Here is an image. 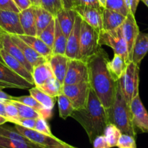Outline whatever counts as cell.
Here are the masks:
<instances>
[{
    "label": "cell",
    "mask_w": 148,
    "mask_h": 148,
    "mask_svg": "<svg viewBox=\"0 0 148 148\" xmlns=\"http://www.w3.org/2000/svg\"><path fill=\"white\" fill-rule=\"evenodd\" d=\"M108 54L102 48L87 61L91 88L107 110L113 105L119 84L108 69Z\"/></svg>",
    "instance_id": "cell-1"
},
{
    "label": "cell",
    "mask_w": 148,
    "mask_h": 148,
    "mask_svg": "<svg viewBox=\"0 0 148 148\" xmlns=\"http://www.w3.org/2000/svg\"><path fill=\"white\" fill-rule=\"evenodd\" d=\"M71 117L82 125L91 143L97 136L103 134L108 123L107 110L92 88L85 108L74 110Z\"/></svg>",
    "instance_id": "cell-2"
},
{
    "label": "cell",
    "mask_w": 148,
    "mask_h": 148,
    "mask_svg": "<svg viewBox=\"0 0 148 148\" xmlns=\"http://www.w3.org/2000/svg\"><path fill=\"white\" fill-rule=\"evenodd\" d=\"M107 112L108 123L114 124L122 134L136 138V131L132 123L130 106L126 102L119 84L113 105Z\"/></svg>",
    "instance_id": "cell-3"
},
{
    "label": "cell",
    "mask_w": 148,
    "mask_h": 148,
    "mask_svg": "<svg viewBox=\"0 0 148 148\" xmlns=\"http://www.w3.org/2000/svg\"><path fill=\"white\" fill-rule=\"evenodd\" d=\"M99 32L82 20L79 59L87 62L102 48L99 44Z\"/></svg>",
    "instance_id": "cell-4"
},
{
    "label": "cell",
    "mask_w": 148,
    "mask_h": 148,
    "mask_svg": "<svg viewBox=\"0 0 148 148\" xmlns=\"http://www.w3.org/2000/svg\"><path fill=\"white\" fill-rule=\"evenodd\" d=\"M139 66L133 62L128 63L126 71L119 80V85L125 99L130 106L132 99L139 93Z\"/></svg>",
    "instance_id": "cell-5"
},
{
    "label": "cell",
    "mask_w": 148,
    "mask_h": 148,
    "mask_svg": "<svg viewBox=\"0 0 148 148\" xmlns=\"http://www.w3.org/2000/svg\"><path fill=\"white\" fill-rule=\"evenodd\" d=\"M99 44L100 46L106 45L113 49L114 54L121 56L126 63L131 62L127 44L122 35L120 28L114 31H104L99 32Z\"/></svg>",
    "instance_id": "cell-6"
},
{
    "label": "cell",
    "mask_w": 148,
    "mask_h": 148,
    "mask_svg": "<svg viewBox=\"0 0 148 148\" xmlns=\"http://www.w3.org/2000/svg\"><path fill=\"white\" fill-rule=\"evenodd\" d=\"M91 85L89 82H84L72 85H65L62 93L71 100L75 110L85 108L87 104Z\"/></svg>",
    "instance_id": "cell-7"
},
{
    "label": "cell",
    "mask_w": 148,
    "mask_h": 148,
    "mask_svg": "<svg viewBox=\"0 0 148 148\" xmlns=\"http://www.w3.org/2000/svg\"><path fill=\"white\" fill-rule=\"evenodd\" d=\"M15 128L20 134L39 148H53L65 145L66 142L55 136L48 135L37 132L35 129H30L19 125H15Z\"/></svg>",
    "instance_id": "cell-8"
},
{
    "label": "cell",
    "mask_w": 148,
    "mask_h": 148,
    "mask_svg": "<svg viewBox=\"0 0 148 148\" xmlns=\"http://www.w3.org/2000/svg\"><path fill=\"white\" fill-rule=\"evenodd\" d=\"M89 81L88 62L80 59L70 60L64 79L63 86L72 85Z\"/></svg>",
    "instance_id": "cell-9"
},
{
    "label": "cell",
    "mask_w": 148,
    "mask_h": 148,
    "mask_svg": "<svg viewBox=\"0 0 148 148\" xmlns=\"http://www.w3.org/2000/svg\"><path fill=\"white\" fill-rule=\"evenodd\" d=\"M34 86L15 73L8 65L0 62V87L28 89Z\"/></svg>",
    "instance_id": "cell-10"
},
{
    "label": "cell",
    "mask_w": 148,
    "mask_h": 148,
    "mask_svg": "<svg viewBox=\"0 0 148 148\" xmlns=\"http://www.w3.org/2000/svg\"><path fill=\"white\" fill-rule=\"evenodd\" d=\"M132 120L134 129L142 133H148V113L141 101L139 94L134 97L130 104Z\"/></svg>",
    "instance_id": "cell-11"
},
{
    "label": "cell",
    "mask_w": 148,
    "mask_h": 148,
    "mask_svg": "<svg viewBox=\"0 0 148 148\" xmlns=\"http://www.w3.org/2000/svg\"><path fill=\"white\" fill-rule=\"evenodd\" d=\"M0 28L9 35H24L19 13L13 11L0 10Z\"/></svg>",
    "instance_id": "cell-12"
},
{
    "label": "cell",
    "mask_w": 148,
    "mask_h": 148,
    "mask_svg": "<svg viewBox=\"0 0 148 148\" xmlns=\"http://www.w3.org/2000/svg\"><path fill=\"white\" fill-rule=\"evenodd\" d=\"M82 23V18L77 14L72 31L67 38L66 49H65V55L70 60L79 59Z\"/></svg>",
    "instance_id": "cell-13"
},
{
    "label": "cell",
    "mask_w": 148,
    "mask_h": 148,
    "mask_svg": "<svg viewBox=\"0 0 148 148\" xmlns=\"http://www.w3.org/2000/svg\"><path fill=\"white\" fill-rule=\"evenodd\" d=\"M120 29L121 31L122 35L127 44L129 58H130L131 61L132 49H133L134 45L136 38H137L138 34L140 32L134 14L129 12V15L126 17L124 22L121 25Z\"/></svg>",
    "instance_id": "cell-14"
},
{
    "label": "cell",
    "mask_w": 148,
    "mask_h": 148,
    "mask_svg": "<svg viewBox=\"0 0 148 148\" xmlns=\"http://www.w3.org/2000/svg\"><path fill=\"white\" fill-rule=\"evenodd\" d=\"M103 8H95L89 7H76L73 10L84 22L98 31L102 30Z\"/></svg>",
    "instance_id": "cell-15"
},
{
    "label": "cell",
    "mask_w": 148,
    "mask_h": 148,
    "mask_svg": "<svg viewBox=\"0 0 148 148\" xmlns=\"http://www.w3.org/2000/svg\"><path fill=\"white\" fill-rule=\"evenodd\" d=\"M0 41H1V44H2V49L6 51L11 56H12L14 58L18 60L19 62H21L25 67V68L31 73H32L34 68L25 59V56L23 55L21 49L14 43L13 41L11 39L10 36L5 32H3L0 36Z\"/></svg>",
    "instance_id": "cell-16"
},
{
    "label": "cell",
    "mask_w": 148,
    "mask_h": 148,
    "mask_svg": "<svg viewBox=\"0 0 148 148\" xmlns=\"http://www.w3.org/2000/svg\"><path fill=\"white\" fill-rule=\"evenodd\" d=\"M11 37L12 40L13 41L14 43L21 49L22 51L23 54L25 56V59L27 60L28 62L31 65L33 68L40 65V64L44 63L47 62V60L45 59L44 57L37 53L32 47L27 45L25 42H24L22 39L20 38L18 36L15 35H10Z\"/></svg>",
    "instance_id": "cell-17"
},
{
    "label": "cell",
    "mask_w": 148,
    "mask_h": 148,
    "mask_svg": "<svg viewBox=\"0 0 148 148\" xmlns=\"http://www.w3.org/2000/svg\"><path fill=\"white\" fill-rule=\"evenodd\" d=\"M0 54H1V56H2V60H3L5 65H8L13 72L19 75L21 77L23 78L27 82L34 85L32 74L25 68V67L21 62H19L18 60L14 58L12 56H11L3 49H0Z\"/></svg>",
    "instance_id": "cell-18"
},
{
    "label": "cell",
    "mask_w": 148,
    "mask_h": 148,
    "mask_svg": "<svg viewBox=\"0 0 148 148\" xmlns=\"http://www.w3.org/2000/svg\"><path fill=\"white\" fill-rule=\"evenodd\" d=\"M69 60L70 59L66 55L60 54L52 55L48 60L53 71L54 76L62 85L68 70Z\"/></svg>",
    "instance_id": "cell-19"
},
{
    "label": "cell",
    "mask_w": 148,
    "mask_h": 148,
    "mask_svg": "<svg viewBox=\"0 0 148 148\" xmlns=\"http://www.w3.org/2000/svg\"><path fill=\"white\" fill-rule=\"evenodd\" d=\"M19 17L24 35L36 36L35 6L32 5L24 10L21 11L19 12Z\"/></svg>",
    "instance_id": "cell-20"
},
{
    "label": "cell",
    "mask_w": 148,
    "mask_h": 148,
    "mask_svg": "<svg viewBox=\"0 0 148 148\" xmlns=\"http://www.w3.org/2000/svg\"><path fill=\"white\" fill-rule=\"evenodd\" d=\"M148 52V34L139 32L132 49L131 62L139 66Z\"/></svg>",
    "instance_id": "cell-21"
},
{
    "label": "cell",
    "mask_w": 148,
    "mask_h": 148,
    "mask_svg": "<svg viewBox=\"0 0 148 148\" xmlns=\"http://www.w3.org/2000/svg\"><path fill=\"white\" fill-rule=\"evenodd\" d=\"M77 12L73 9H62L57 14L56 19L65 36L68 38L73 27Z\"/></svg>",
    "instance_id": "cell-22"
},
{
    "label": "cell",
    "mask_w": 148,
    "mask_h": 148,
    "mask_svg": "<svg viewBox=\"0 0 148 148\" xmlns=\"http://www.w3.org/2000/svg\"><path fill=\"white\" fill-rule=\"evenodd\" d=\"M18 36L27 45L32 47L37 53H39L47 60H49L53 55L52 49L49 47L39 36L27 35H21Z\"/></svg>",
    "instance_id": "cell-23"
},
{
    "label": "cell",
    "mask_w": 148,
    "mask_h": 148,
    "mask_svg": "<svg viewBox=\"0 0 148 148\" xmlns=\"http://www.w3.org/2000/svg\"><path fill=\"white\" fill-rule=\"evenodd\" d=\"M126 17L115 11L104 8L102 12V30L114 31L121 27Z\"/></svg>",
    "instance_id": "cell-24"
},
{
    "label": "cell",
    "mask_w": 148,
    "mask_h": 148,
    "mask_svg": "<svg viewBox=\"0 0 148 148\" xmlns=\"http://www.w3.org/2000/svg\"><path fill=\"white\" fill-rule=\"evenodd\" d=\"M34 86L39 88L51 78L55 77L49 61L34 67L32 72Z\"/></svg>",
    "instance_id": "cell-25"
},
{
    "label": "cell",
    "mask_w": 148,
    "mask_h": 148,
    "mask_svg": "<svg viewBox=\"0 0 148 148\" xmlns=\"http://www.w3.org/2000/svg\"><path fill=\"white\" fill-rule=\"evenodd\" d=\"M127 65L128 64L121 56L114 54L113 59L108 61V68L114 79L116 81H119L126 71Z\"/></svg>",
    "instance_id": "cell-26"
},
{
    "label": "cell",
    "mask_w": 148,
    "mask_h": 148,
    "mask_svg": "<svg viewBox=\"0 0 148 148\" xmlns=\"http://www.w3.org/2000/svg\"><path fill=\"white\" fill-rule=\"evenodd\" d=\"M36 36L39 35L44 29L53 21L55 17L49 12L45 10L41 7H36Z\"/></svg>",
    "instance_id": "cell-27"
},
{
    "label": "cell",
    "mask_w": 148,
    "mask_h": 148,
    "mask_svg": "<svg viewBox=\"0 0 148 148\" xmlns=\"http://www.w3.org/2000/svg\"><path fill=\"white\" fill-rule=\"evenodd\" d=\"M55 39H54L53 47H52V53H53V55H56V54L65 55V49H66L67 37L65 36V34L61 30L56 18H55Z\"/></svg>",
    "instance_id": "cell-28"
},
{
    "label": "cell",
    "mask_w": 148,
    "mask_h": 148,
    "mask_svg": "<svg viewBox=\"0 0 148 148\" xmlns=\"http://www.w3.org/2000/svg\"><path fill=\"white\" fill-rule=\"evenodd\" d=\"M30 95L36 99L42 106L47 109L53 110L55 103V98L49 96L36 86H33L29 89Z\"/></svg>",
    "instance_id": "cell-29"
},
{
    "label": "cell",
    "mask_w": 148,
    "mask_h": 148,
    "mask_svg": "<svg viewBox=\"0 0 148 148\" xmlns=\"http://www.w3.org/2000/svg\"><path fill=\"white\" fill-rule=\"evenodd\" d=\"M62 87L63 85L56 78L53 77L47 81L39 89L49 96L55 98L62 93Z\"/></svg>",
    "instance_id": "cell-30"
},
{
    "label": "cell",
    "mask_w": 148,
    "mask_h": 148,
    "mask_svg": "<svg viewBox=\"0 0 148 148\" xmlns=\"http://www.w3.org/2000/svg\"><path fill=\"white\" fill-rule=\"evenodd\" d=\"M58 104L60 117L61 119H66L67 118L71 117L75 108L71 100L63 93L58 97Z\"/></svg>",
    "instance_id": "cell-31"
},
{
    "label": "cell",
    "mask_w": 148,
    "mask_h": 148,
    "mask_svg": "<svg viewBox=\"0 0 148 148\" xmlns=\"http://www.w3.org/2000/svg\"><path fill=\"white\" fill-rule=\"evenodd\" d=\"M121 134V132L114 124L110 123H108L103 133L104 136L110 148L117 147L118 142Z\"/></svg>",
    "instance_id": "cell-32"
},
{
    "label": "cell",
    "mask_w": 148,
    "mask_h": 148,
    "mask_svg": "<svg viewBox=\"0 0 148 148\" xmlns=\"http://www.w3.org/2000/svg\"><path fill=\"white\" fill-rule=\"evenodd\" d=\"M12 100L17 101V102H19L21 103L27 105V106H29L31 108H34V110H36L41 115V117H42V116L45 114V112H47V108L42 106L36 99H34L31 95H29V96L13 97Z\"/></svg>",
    "instance_id": "cell-33"
},
{
    "label": "cell",
    "mask_w": 148,
    "mask_h": 148,
    "mask_svg": "<svg viewBox=\"0 0 148 148\" xmlns=\"http://www.w3.org/2000/svg\"><path fill=\"white\" fill-rule=\"evenodd\" d=\"M0 136L8 138V139H15V140L22 141V142H27V143L33 144L25 136L20 134L15 127L12 128L10 126H4V124L0 125Z\"/></svg>",
    "instance_id": "cell-34"
},
{
    "label": "cell",
    "mask_w": 148,
    "mask_h": 148,
    "mask_svg": "<svg viewBox=\"0 0 148 148\" xmlns=\"http://www.w3.org/2000/svg\"><path fill=\"white\" fill-rule=\"evenodd\" d=\"M17 107L21 119H37L41 117V115L34 108L21 103L17 101L11 100Z\"/></svg>",
    "instance_id": "cell-35"
},
{
    "label": "cell",
    "mask_w": 148,
    "mask_h": 148,
    "mask_svg": "<svg viewBox=\"0 0 148 148\" xmlns=\"http://www.w3.org/2000/svg\"><path fill=\"white\" fill-rule=\"evenodd\" d=\"M0 148H39L31 143L0 136Z\"/></svg>",
    "instance_id": "cell-36"
},
{
    "label": "cell",
    "mask_w": 148,
    "mask_h": 148,
    "mask_svg": "<svg viewBox=\"0 0 148 148\" xmlns=\"http://www.w3.org/2000/svg\"><path fill=\"white\" fill-rule=\"evenodd\" d=\"M55 18L53 21H51L50 23L42 31V32L38 36L49 47L52 49L55 39Z\"/></svg>",
    "instance_id": "cell-37"
},
{
    "label": "cell",
    "mask_w": 148,
    "mask_h": 148,
    "mask_svg": "<svg viewBox=\"0 0 148 148\" xmlns=\"http://www.w3.org/2000/svg\"><path fill=\"white\" fill-rule=\"evenodd\" d=\"M105 8L119 12L125 17L127 16L130 12L124 0H106Z\"/></svg>",
    "instance_id": "cell-38"
},
{
    "label": "cell",
    "mask_w": 148,
    "mask_h": 148,
    "mask_svg": "<svg viewBox=\"0 0 148 148\" xmlns=\"http://www.w3.org/2000/svg\"><path fill=\"white\" fill-rule=\"evenodd\" d=\"M40 7L50 12L54 17L63 9V5L61 0H41Z\"/></svg>",
    "instance_id": "cell-39"
},
{
    "label": "cell",
    "mask_w": 148,
    "mask_h": 148,
    "mask_svg": "<svg viewBox=\"0 0 148 148\" xmlns=\"http://www.w3.org/2000/svg\"><path fill=\"white\" fill-rule=\"evenodd\" d=\"M5 105V112H6L7 119L8 122L17 124L21 119L19 116V113L17 107L14 105L12 101H8V102H4Z\"/></svg>",
    "instance_id": "cell-40"
},
{
    "label": "cell",
    "mask_w": 148,
    "mask_h": 148,
    "mask_svg": "<svg viewBox=\"0 0 148 148\" xmlns=\"http://www.w3.org/2000/svg\"><path fill=\"white\" fill-rule=\"evenodd\" d=\"M118 148H136L135 137L129 134H122L119 139Z\"/></svg>",
    "instance_id": "cell-41"
},
{
    "label": "cell",
    "mask_w": 148,
    "mask_h": 148,
    "mask_svg": "<svg viewBox=\"0 0 148 148\" xmlns=\"http://www.w3.org/2000/svg\"><path fill=\"white\" fill-rule=\"evenodd\" d=\"M34 129L36 131H37V132L45 134L48 135V136H54L52 134V132H51V129L49 128V126L48 124L47 120L42 117H40L36 119V126Z\"/></svg>",
    "instance_id": "cell-42"
},
{
    "label": "cell",
    "mask_w": 148,
    "mask_h": 148,
    "mask_svg": "<svg viewBox=\"0 0 148 148\" xmlns=\"http://www.w3.org/2000/svg\"><path fill=\"white\" fill-rule=\"evenodd\" d=\"M73 8L76 7H89V8H102L98 0H73Z\"/></svg>",
    "instance_id": "cell-43"
},
{
    "label": "cell",
    "mask_w": 148,
    "mask_h": 148,
    "mask_svg": "<svg viewBox=\"0 0 148 148\" xmlns=\"http://www.w3.org/2000/svg\"><path fill=\"white\" fill-rule=\"evenodd\" d=\"M0 10L13 11L18 13L21 12L12 0H0Z\"/></svg>",
    "instance_id": "cell-44"
},
{
    "label": "cell",
    "mask_w": 148,
    "mask_h": 148,
    "mask_svg": "<svg viewBox=\"0 0 148 148\" xmlns=\"http://www.w3.org/2000/svg\"><path fill=\"white\" fill-rule=\"evenodd\" d=\"M92 145L93 148H110L103 134L97 136L92 142Z\"/></svg>",
    "instance_id": "cell-45"
},
{
    "label": "cell",
    "mask_w": 148,
    "mask_h": 148,
    "mask_svg": "<svg viewBox=\"0 0 148 148\" xmlns=\"http://www.w3.org/2000/svg\"><path fill=\"white\" fill-rule=\"evenodd\" d=\"M36 119H20L18 123L15 125H19L23 127L30 129H34L36 126Z\"/></svg>",
    "instance_id": "cell-46"
},
{
    "label": "cell",
    "mask_w": 148,
    "mask_h": 148,
    "mask_svg": "<svg viewBox=\"0 0 148 148\" xmlns=\"http://www.w3.org/2000/svg\"><path fill=\"white\" fill-rule=\"evenodd\" d=\"M12 1L16 5L20 11L24 10L33 5L31 0H12Z\"/></svg>",
    "instance_id": "cell-47"
},
{
    "label": "cell",
    "mask_w": 148,
    "mask_h": 148,
    "mask_svg": "<svg viewBox=\"0 0 148 148\" xmlns=\"http://www.w3.org/2000/svg\"><path fill=\"white\" fill-rule=\"evenodd\" d=\"M141 0H124L125 3L127 6L128 9L129 10L130 12L135 15L136 9H137L138 5Z\"/></svg>",
    "instance_id": "cell-48"
},
{
    "label": "cell",
    "mask_w": 148,
    "mask_h": 148,
    "mask_svg": "<svg viewBox=\"0 0 148 148\" xmlns=\"http://www.w3.org/2000/svg\"><path fill=\"white\" fill-rule=\"evenodd\" d=\"M2 89H3V88L0 87V101L2 102H8V101L12 100L13 97L8 95V94H7L6 92H4Z\"/></svg>",
    "instance_id": "cell-49"
},
{
    "label": "cell",
    "mask_w": 148,
    "mask_h": 148,
    "mask_svg": "<svg viewBox=\"0 0 148 148\" xmlns=\"http://www.w3.org/2000/svg\"><path fill=\"white\" fill-rule=\"evenodd\" d=\"M63 5L64 9H73V0H61Z\"/></svg>",
    "instance_id": "cell-50"
},
{
    "label": "cell",
    "mask_w": 148,
    "mask_h": 148,
    "mask_svg": "<svg viewBox=\"0 0 148 148\" xmlns=\"http://www.w3.org/2000/svg\"><path fill=\"white\" fill-rule=\"evenodd\" d=\"M0 116H3V117L6 118V112H5V103L0 101Z\"/></svg>",
    "instance_id": "cell-51"
},
{
    "label": "cell",
    "mask_w": 148,
    "mask_h": 148,
    "mask_svg": "<svg viewBox=\"0 0 148 148\" xmlns=\"http://www.w3.org/2000/svg\"><path fill=\"white\" fill-rule=\"evenodd\" d=\"M53 148H77V147H73L71 146V145H68V144L65 143V145H61V146H59V147H53Z\"/></svg>",
    "instance_id": "cell-52"
},
{
    "label": "cell",
    "mask_w": 148,
    "mask_h": 148,
    "mask_svg": "<svg viewBox=\"0 0 148 148\" xmlns=\"http://www.w3.org/2000/svg\"><path fill=\"white\" fill-rule=\"evenodd\" d=\"M31 1H32V4L34 6L40 7L41 0H31Z\"/></svg>",
    "instance_id": "cell-53"
},
{
    "label": "cell",
    "mask_w": 148,
    "mask_h": 148,
    "mask_svg": "<svg viewBox=\"0 0 148 148\" xmlns=\"http://www.w3.org/2000/svg\"><path fill=\"white\" fill-rule=\"evenodd\" d=\"M6 122H8V119L6 118L3 117V116H0V125H3L5 124Z\"/></svg>",
    "instance_id": "cell-54"
},
{
    "label": "cell",
    "mask_w": 148,
    "mask_h": 148,
    "mask_svg": "<svg viewBox=\"0 0 148 148\" xmlns=\"http://www.w3.org/2000/svg\"><path fill=\"white\" fill-rule=\"evenodd\" d=\"M99 2V4H100L101 7L103 8H105V4H106V0H98Z\"/></svg>",
    "instance_id": "cell-55"
},
{
    "label": "cell",
    "mask_w": 148,
    "mask_h": 148,
    "mask_svg": "<svg viewBox=\"0 0 148 148\" xmlns=\"http://www.w3.org/2000/svg\"><path fill=\"white\" fill-rule=\"evenodd\" d=\"M141 1L148 8V0H141Z\"/></svg>",
    "instance_id": "cell-56"
},
{
    "label": "cell",
    "mask_w": 148,
    "mask_h": 148,
    "mask_svg": "<svg viewBox=\"0 0 148 148\" xmlns=\"http://www.w3.org/2000/svg\"><path fill=\"white\" fill-rule=\"evenodd\" d=\"M4 31H2V29H1V28H0V36H1V34H2V33H3ZM2 49V44H1V41H0V49Z\"/></svg>",
    "instance_id": "cell-57"
},
{
    "label": "cell",
    "mask_w": 148,
    "mask_h": 148,
    "mask_svg": "<svg viewBox=\"0 0 148 148\" xmlns=\"http://www.w3.org/2000/svg\"><path fill=\"white\" fill-rule=\"evenodd\" d=\"M0 62H3V63H5V62H4V61H3V60H2V56H1V54H0Z\"/></svg>",
    "instance_id": "cell-58"
},
{
    "label": "cell",
    "mask_w": 148,
    "mask_h": 148,
    "mask_svg": "<svg viewBox=\"0 0 148 148\" xmlns=\"http://www.w3.org/2000/svg\"><path fill=\"white\" fill-rule=\"evenodd\" d=\"M31 2H32V1H31Z\"/></svg>",
    "instance_id": "cell-59"
}]
</instances>
